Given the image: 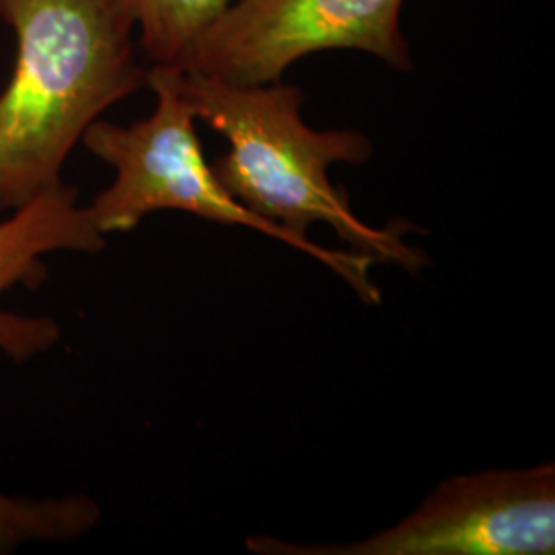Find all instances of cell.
Listing matches in <instances>:
<instances>
[{"label": "cell", "mask_w": 555, "mask_h": 555, "mask_svg": "<svg viewBox=\"0 0 555 555\" xmlns=\"http://www.w3.org/2000/svg\"><path fill=\"white\" fill-rule=\"evenodd\" d=\"M13 212L0 222V297L15 286H41L48 278L41 258L48 254H100L107 245L89 208L77 204V188L64 181ZM60 334L52 318H27L0 309V350L13 362L46 354Z\"/></svg>", "instance_id": "cell-6"}, {"label": "cell", "mask_w": 555, "mask_h": 555, "mask_svg": "<svg viewBox=\"0 0 555 555\" xmlns=\"http://www.w3.org/2000/svg\"><path fill=\"white\" fill-rule=\"evenodd\" d=\"M405 0H235L171 64L235 85H268L309 54L360 50L410 70Z\"/></svg>", "instance_id": "cell-5"}, {"label": "cell", "mask_w": 555, "mask_h": 555, "mask_svg": "<svg viewBox=\"0 0 555 555\" xmlns=\"http://www.w3.org/2000/svg\"><path fill=\"white\" fill-rule=\"evenodd\" d=\"M263 555H552L555 465L490 469L442 481L396 527L348 545L247 539Z\"/></svg>", "instance_id": "cell-4"}, {"label": "cell", "mask_w": 555, "mask_h": 555, "mask_svg": "<svg viewBox=\"0 0 555 555\" xmlns=\"http://www.w3.org/2000/svg\"><path fill=\"white\" fill-rule=\"evenodd\" d=\"M153 66L176 64L235 0H124Z\"/></svg>", "instance_id": "cell-8"}, {"label": "cell", "mask_w": 555, "mask_h": 555, "mask_svg": "<svg viewBox=\"0 0 555 555\" xmlns=\"http://www.w3.org/2000/svg\"><path fill=\"white\" fill-rule=\"evenodd\" d=\"M17 59L0 93V212L62 183L85 130L146 87L124 0H0Z\"/></svg>", "instance_id": "cell-2"}, {"label": "cell", "mask_w": 555, "mask_h": 555, "mask_svg": "<svg viewBox=\"0 0 555 555\" xmlns=\"http://www.w3.org/2000/svg\"><path fill=\"white\" fill-rule=\"evenodd\" d=\"M151 68L178 91L196 119L229 142L227 153L212 163L222 188L259 219L288 233L302 254L330 268L362 302H380L371 278L375 261L405 272L426 266V256L403 238L412 224H366L348 194L330 181L332 165L371 159L373 142L366 134L313 130L302 118V91L282 80L235 85L173 66Z\"/></svg>", "instance_id": "cell-1"}, {"label": "cell", "mask_w": 555, "mask_h": 555, "mask_svg": "<svg viewBox=\"0 0 555 555\" xmlns=\"http://www.w3.org/2000/svg\"><path fill=\"white\" fill-rule=\"evenodd\" d=\"M100 504L89 496L17 498L0 492V554L31 541H75L100 525Z\"/></svg>", "instance_id": "cell-7"}, {"label": "cell", "mask_w": 555, "mask_h": 555, "mask_svg": "<svg viewBox=\"0 0 555 555\" xmlns=\"http://www.w3.org/2000/svg\"><path fill=\"white\" fill-rule=\"evenodd\" d=\"M146 87L157 95V107L149 118L130 126L98 119L80 139L89 153L116 171L114 181L87 206L100 233L105 237L128 233L153 212L179 210L254 229L302 254L288 233L259 219L222 188L212 165L204 159L196 116L178 91L153 68L146 73Z\"/></svg>", "instance_id": "cell-3"}]
</instances>
